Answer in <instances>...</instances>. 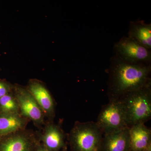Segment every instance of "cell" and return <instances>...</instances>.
<instances>
[{
	"mask_svg": "<svg viewBox=\"0 0 151 151\" xmlns=\"http://www.w3.org/2000/svg\"><path fill=\"white\" fill-rule=\"evenodd\" d=\"M130 151H144L151 143V131L145 124L129 128Z\"/></svg>",
	"mask_w": 151,
	"mask_h": 151,
	"instance_id": "7c38bea8",
	"label": "cell"
},
{
	"mask_svg": "<svg viewBox=\"0 0 151 151\" xmlns=\"http://www.w3.org/2000/svg\"><path fill=\"white\" fill-rule=\"evenodd\" d=\"M26 87L37 102L47 120L54 121L56 103L44 83L38 79H31Z\"/></svg>",
	"mask_w": 151,
	"mask_h": 151,
	"instance_id": "9c48e42d",
	"label": "cell"
},
{
	"mask_svg": "<svg viewBox=\"0 0 151 151\" xmlns=\"http://www.w3.org/2000/svg\"><path fill=\"white\" fill-rule=\"evenodd\" d=\"M108 73L110 100L151 85V65L131 64L115 54L111 58Z\"/></svg>",
	"mask_w": 151,
	"mask_h": 151,
	"instance_id": "6da1fadb",
	"label": "cell"
},
{
	"mask_svg": "<svg viewBox=\"0 0 151 151\" xmlns=\"http://www.w3.org/2000/svg\"><path fill=\"white\" fill-rule=\"evenodd\" d=\"M96 123L104 134L118 132L128 127L120 100H110L108 104L103 106Z\"/></svg>",
	"mask_w": 151,
	"mask_h": 151,
	"instance_id": "5b68a950",
	"label": "cell"
},
{
	"mask_svg": "<svg viewBox=\"0 0 151 151\" xmlns=\"http://www.w3.org/2000/svg\"><path fill=\"white\" fill-rule=\"evenodd\" d=\"M40 143L37 132L25 129L0 137V151H35Z\"/></svg>",
	"mask_w": 151,
	"mask_h": 151,
	"instance_id": "52a82bcc",
	"label": "cell"
},
{
	"mask_svg": "<svg viewBox=\"0 0 151 151\" xmlns=\"http://www.w3.org/2000/svg\"><path fill=\"white\" fill-rule=\"evenodd\" d=\"M35 151H50L47 150V149L40 142L38 144ZM61 151H67V148L64 149Z\"/></svg>",
	"mask_w": 151,
	"mask_h": 151,
	"instance_id": "2e32d148",
	"label": "cell"
},
{
	"mask_svg": "<svg viewBox=\"0 0 151 151\" xmlns=\"http://www.w3.org/2000/svg\"><path fill=\"white\" fill-rule=\"evenodd\" d=\"M13 85L5 80L0 79V98L13 91Z\"/></svg>",
	"mask_w": 151,
	"mask_h": 151,
	"instance_id": "9a60e30c",
	"label": "cell"
},
{
	"mask_svg": "<svg viewBox=\"0 0 151 151\" xmlns=\"http://www.w3.org/2000/svg\"><path fill=\"white\" fill-rule=\"evenodd\" d=\"M103 133L96 122H75L67 139L71 151H101Z\"/></svg>",
	"mask_w": 151,
	"mask_h": 151,
	"instance_id": "3957f363",
	"label": "cell"
},
{
	"mask_svg": "<svg viewBox=\"0 0 151 151\" xmlns=\"http://www.w3.org/2000/svg\"><path fill=\"white\" fill-rule=\"evenodd\" d=\"M115 54L131 64L151 65V50L128 36H124L114 45Z\"/></svg>",
	"mask_w": 151,
	"mask_h": 151,
	"instance_id": "8992f818",
	"label": "cell"
},
{
	"mask_svg": "<svg viewBox=\"0 0 151 151\" xmlns=\"http://www.w3.org/2000/svg\"><path fill=\"white\" fill-rule=\"evenodd\" d=\"M127 36L151 50V23H146L142 20L131 22Z\"/></svg>",
	"mask_w": 151,
	"mask_h": 151,
	"instance_id": "4fadbf2b",
	"label": "cell"
},
{
	"mask_svg": "<svg viewBox=\"0 0 151 151\" xmlns=\"http://www.w3.org/2000/svg\"><path fill=\"white\" fill-rule=\"evenodd\" d=\"M13 92L18 105L19 113L32 121L39 130L45 123V116L39 105L26 87L19 84L13 85Z\"/></svg>",
	"mask_w": 151,
	"mask_h": 151,
	"instance_id": "277c9868",
	"label": "cell"
},
{
	"mask_svg": "<svg viewBox=\"0 0 151 151\" xmlns=\"http://www.w3.org/2000/svg\"><path fill=\"white\" fill-rule=\"evenodd\" d=\"M144 151H151V143L149 144Z\"/></svg>",
	"mask_w": 151,
	"mask_h": 151,
	"instance_id": "e0dca14e",
	"label": "cell"
},
{
	"mask_svg": "<svg viewBox=\"0 0 151 151\" xmlns=\"http://www.w3.org/2000/svg\"><path fill=\"white\" fill-rule=\"evenodd\" d=\"M118 100L123 107L129 128L145 124L151 119V85L129 92Z\"/></svg>",
	"mask_w": 151,
	"mask_h": 151,
	"instance_id": "7a4b0ae2",
	"label": "cell"
},
{
	"mask_svg": "<svg viewBox=\"0 0 151 151\" xmlns=\"http://www.w3.org/2000/svg\"><path fill=\"white\" fill-rule=\"evenodd\" d=\"M101 151H130L129 128L104 134Z\"/></svg>",
	"mask_w": 151,
	"mask_h": 151,
	"instance_id": "30bf717a",
	"label": "cell"
},
{
	"mask_svg": "<svg viewBox=\"0 0 151 151\" xmlns=\"http://www.w3.org/2000/svg\"><path fill=\"white\" fill-rule=\"evenodd\" d=\"M0 113H19L13 91L0 98Z\"/></svg>",
	"mask_w": 151,
	"mask_h": 151,
	"instance_id": "5bb4252c",
	"label": "cell"
},
{
	"mask_svg": "<svg viewBox=\"0 0 151 151\" xmlns=\"http://www.w3.org/2000/svg\"><path fill=\"white\" fill-rule=\"evenodd\" d=\"M41 143L50 151H61L67 148L65 134L59 124L53 121H46L41 130L37 132Z\"/></svg>",
	"mask_w": 151,
	"mask_h": 151,
	"instance_id": "ba28073f",
	"label": "cell"
},
{
	"mask_svg": "<svg viewBox=\"0 0 151 151\" xmlns=\"http://www.w3.org/2000/svg\"><path fill=\"white\" fill-rule=\"evenodd\" d=\"M30 122L19 113H0V137L26 129Z\"/></svg>",
	"mask_w": 151,
	"mask_h": 151,
	"instance_id": "8fae6325",
	"label": "cell"
}]
</instances>
